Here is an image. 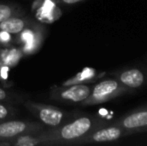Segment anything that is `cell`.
I'll list each match as a JSON object with an SVG mask.
<instances>
[{
    "label": "cell",
    "instance_id": "obj_1",
    "mask_svg": "<svg viewBox=\"0 0 147 146\" xmlns=\"http://www.w3.org/2000/svg\"><path fill=\"white\" fill-rule=\"evenodd\" d=\"M106 124L100 117L84 114L55 127L35 133L43 145H75L77 141L94 129Z\"/></svg>",
    "mask_w": 147,
    "mask_h": 146
},
{
    "label": "cell",
    "instance_id": "obj_2",
    "mask_svg": "<svg viewBox=\"0 0 147 146\" xmlns=\"http://www.w3.org/2000/svg\"><path fill=\"white\" fill-rule=\"evenodd\" d=\"M131 92L129 89L122 86L114 78L100 80L93 83L89 96L80 103L81 106H93L108 102L115 98Z\"/></svg>",
    "mask_w": 147,
    "mask_h": 146
},
{
    "label": "cell",
    "instance_id": "obj_3",
    "mask_svg": "<svg viewBox=\"0 0 147 146\" xmlns=\"http://www.w3.org/2000/svg\"><path fill=\"white\" fill-rule=\"evenodd\" d=\"M24 106L33 116L38 119L39 122L48 127L58 126L71 117L70 113L49 104L27 100L24 102Z\"/></svg>",
    "mask_w": 147,
    "mask_h": 146
},
{
    "label": "cell",
    "instance_id": "obj_4",
    "mask_svg": "<svg viewBox=\"0 0 147 146\" xmlns=\"http://www.w3.org/2000/svg\"><path fill=\"white\" fill-rule=\"evenodd\" d=\"M46 128L44 124L30 120H2L0 121V146L6 145V141L22 134H35Z\"/></svg>",
    "mask_w": 147,
    "mask_h": 146
},
{
    "label": "cell",
    "instance_id": "obj_5",
    "mask_svg": "<svg viewBox=\"0 0 147 146\" xmlns=\"http://www.w3.org/2000/svg\"><path fill=\"white\" fill-rule=\"evenodd\" d=\"M131 134L128 130L124 129L120 125L116 123L112 124H104L98 128L94 129L87 135L81 138L79 141L76 142L75 145H83L91 144V143H106V142H114L119 139L123 138L124 136Z\"/></svg>",
    "mask_w": 147,
    "mask_h": 146
},
{
    "label": "cell",
    "instance_id": "obj_6",
    "mask_svg": "<svg viewBox=\"0 0 147 146\" xmlns=\"http://www.w3.org/2000/svg\"><path fill=\"white\" fill-rule=\"evenodd\" d=\"M93 84H72L52 86L50 96L52 99L72 104H80L89 96Z\"/></svg>",
    "mask_w": 147,
    "mask_h": 146
},
{
    "label": "cell",
    "instance_id": "obj_7",
    "mask_svg": "<svg viewBox=\"0 0 147 146\" xmlns=\"http://www.w3.org/2000/svg\"><path fill=\"white\" fill-rule=\"evenodd\" d=\"M115 123L131 133L147 131V105L123 115Z\"/></svg>",
    "mask_w": 147,
    "mask_h": 146
},
{
    "label": "cell",
    "instance_id": "obj_8",
    "mask_svg": "<svg viewBox=\"0 0 147 146\" xmlns=\"http://www.w3.org/2000/svg\"><path fill=\"white\" fill-rule=\"evenodd\" d=\"M113 78L130 91L138 89L146 83V74L138 68H128L118 71L113 74Z\"/></svg>",
    "mask_w": 147,
    "mask_h": 146
},
{
    "label": "cell",
    "instance_id": "obj_9",
    "mask_svg": "<svg viewBox=\"0 0 147 146\" xmlns=\"http://www.w3.org/2000/svg\"><path fill=\"white\" fill-rule=\"evenodd\" d=\"M35 22L29 17H21L16 15L0 22V31L7 32L9 34H20L23 30L33 25Z\"/></svg>",
    "mask_w": 147,
    "mask_h": 146
},
{
    "label": "cell",
    "instance_id": "obj_10",
    "mask_svg": "<svg viewBox=\"0 0 147 146\" xmlns=\"http://www.w3.org/2000/svg\"><path fill=\"white\" fill-rule=\"evenodd\" d=\"M105 72H99L91 67H85L73 77L69 78L62 83V85H72V84H93L104 76Z\"/></svg>",
    "mask_w": 147,
    "mask_h": 146
},
{
    "label": "cell",
    "instance_id": "obj_11",
    "mask_svg": "<svg viewBox=\"0 0 147 146\" xmlns=\"http://www.w3.org/2000/svg\"><path fill=\"white\" fill-rule=\"evenodd\" d=\"M23 56V51L17 48L5 49L0 53V63L3 66L12 67L15 66L21 57Z\"/></svg>",
    "mask_w": 147,
    "mask_h": 146
},
{
    "label": "cell",
    "instance_id": "obj_12",
    "mask_svg": "<svg viewBox=\"0 0 147 146\" xmlns=\"http://www.w3.org/2000/svg\"><path fill=\"white\" fill-rule=\"evenodd\" d=\"M6 145L37 146V145H43V143L40 140V138H38L36 136V134H22L6 141Z\"/></svg>",
    "mask_w": 147,
    "mask_h": 146
},
{
    "label": "cell",
    "instance_id": "obj_13",
    "mask_svg": "<svg viewBox=\"0 0 147 146\" xmlns=\"http://www.w3.org/2000/svg\"><path fill=\"white\" fill-rule=\"evenodd\" d=\"M22 11L14 4L0 3V22L16 15H21Z\"/></svg>",
    "mask_w": 147,
    "mask_h": 146
},
{
    "label": "cell",
    "instance_id": "obj_14",
    "mask_svg": "<svg viewBox=\"0 0 147 146\" xmlns=\"http://www.w3.org/2000/svg\"><path fill=\"white\" fill-rule=\"evenodd\" d=\"M14 111L10 106H7L6 104L2 103L0 101V121L6 120L7 118L14 116Z\"/></svg>",
    "mask_w": 147,
    "mask_h": 146
},
{
    "label": "cell",
    "instance_id": "obj_15",
    "mask_svg": "<svg viewBox=\"0 0 147 146\" xmlns=\"http://www.w3.org/2000/svg\"><path fill=\"white\" fill-rule=\"evenodd\" d=\"M11 99V96L10 94H8V92L5 89L0 87V101L4 102V101H10Z\"/></svg>",
    "mask_w": 147,
    "mask_h": 146
},
{
    "label": "cell",
    "instance_id": "obj_16",
    "mask_svg": "<svg viewBox=\"0 0 147 146\" xmlns=\"http://www.w3.org/2000/svg\"><path fill=\"white\" fill-rule=\"evenodd\" d=\"M58 3L63 4V5H73V4L80 3L82 1H85V0H56Z\"/></svg>",
    "mask_w": 147,
    "mask_h": 146
}]
</instances>
